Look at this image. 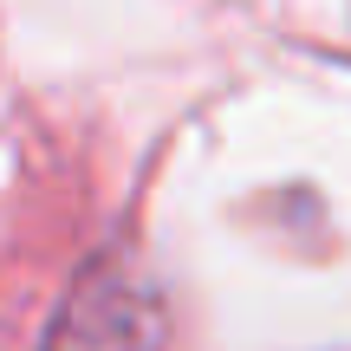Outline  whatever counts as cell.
I'll use <instances>...</instances> for the list:
<instances>
[{
	"label": "cell",
	"instance_id": "1",
	"mask_svg": "<svg viewBox=\"0 0 351 351\" xmlns=\"http://www.w3.org/2000/svg\"><path fill=\"white\" fill-rule=\"evenodd\" d=\"M46 351H156V300L124 261L85 267L72 300L59 306Z\"/></svg>",
	"mask_w": 351,
	"mask_h": 351
}]
</instances>
